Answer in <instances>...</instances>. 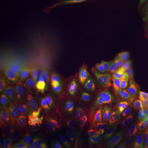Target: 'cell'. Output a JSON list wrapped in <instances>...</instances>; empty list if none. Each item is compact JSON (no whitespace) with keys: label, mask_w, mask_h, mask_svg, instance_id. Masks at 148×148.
Returning a JSON list of instances; mask_svg holds the SVG:
<instances>
[{"label":"cell","mask_w":148,"mask_h":148,"mask_svg":"<svg viewBox=\"0 0 148 148\" xmlns=\"http://www.w3.org/2000/svg\"><path fill=\"white\" fill-rule=\"evenodd\" d=\"M148 8V0H119L116 5L108 11L92 16L88 23L93 27H97L101 21L106 16L114 12L135 11Z\"/></svg>","instance_id":"6da1fadb"},{"label":"cell","mask_w":148,"mask_h":148,"mask_svg":"<svg viewBox=\"0 0 148 148\" xmlns=\"http://www.w3.org/2000/svg\"><path fill=\"white\" fill-rule=\"evenodd\" d=\"M84 148V146H83V145L82 144V145H81V148Z\"/></svg>","instance_id":"ba28073f"},{"label":"cell","mask_w":148,"mask_h":148,"mask_svg":"<svg viewBox=\"0 0 148 148\" xmlns=\"http://www.w3.org/2000/svg\"><path fill=\"white\" fill-rule=\"evenodd\" d=\"M82 145L84 148H97L95 142L91 139H86Z\"/></svg>","instance_id":"8992f818"},{"label":"cell","mask_w":148,"mask_h":148,"mask_svg":"<svg viewBox=\"0 0 148 148\" xmlns=\"http://www.w3.org/2000/svg\"><path fill=\"white\" fill-rule=\"evenodd\" d=\"M62 138L53 134H45L40 148H60Z\"/></svg>","instance_id":"3957f363"},{"label":"cell","mask_w":148,"mask_h":148,"mask_svg":"<svg viewBox=\"0 0 148 148\" xmlns=\"http://www.w3.org/2000/svg\"><path fill=\"white\" fill-rule=\"evenodd\" d=\"M103 148H115V147H113V146H112V145H106V146H104V147Z\"/></svg>","instance_id":"52a82bcc"},{"label":"cell","mask_w":148,"mask_h":148,"mask_svg":"<svg viewBox=\"0 0 148 148\" xmlns=\"http://www.w3.org/2000/svg\"><path fill=\"white\" fill-rule=\"evenodd\" d=\"M60 148H77V142L76 137L68 134L62 138Z\"/></svg>","instance_id":"277c9868"},{"label":"cell","mask_w":148,"mask_h":148,"mask_svg":"<svg viewBox=\"0 0 148 148\" xmlns=\"http://www.w3.org/2000/svg\"><path fill=\"white\" fill-rule=\"evenodd\" d=\"M7 147V148H30L14 134L8 139Z\"/></svg>","instance_id":"5b68a950"},{"label":"cell","mask_w":148,"mask_h":148,"mask_svg":"<svg viewBox=\"0 0 148 148\" xmlns=\"http://www.w3.org/2000/svg\"><path fill=\"white\" fill-rule=\"evenodd\" d=\"M14 134L30 148H40L45 136L40 128L32 124L21 125Z\"/></svg>","instance_id":"7a4b0ae2"}]
</instances>
